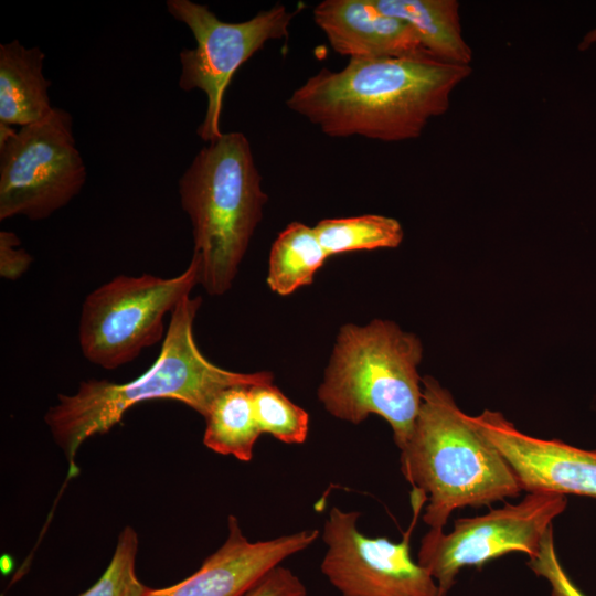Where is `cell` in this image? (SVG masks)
<instances>
[{
    "instance_id": "2",
    "label": "cell",
    "mask_w": 596,
    "mask_h": 596,
    "mask_svg": "<svg viewBox=\"0 0 596 596\" xmlns=\"http://www.w3.org/2000/svg\"><path fill=\"white\" fill-rule=\"evenodd\" d=\"M200 297H185L171 312L156 361L126 383L89 379L74 394H58L44 421L75 471V456L88 438L107 433L138 403L169 398L179 401L203 417L215 397L235 385L273 383L270 372H235L211 362L199 349L193 333Z\"/></svg>"
},
{
    "instance_id": "16",
    "label": "cell",
    "mask_w": 596,
    "mask_h": 596,
    "mask_svg": "<svg viewBox=\"0 0 596 596\" xmlns=\"http://www.w3.org/2000/svg\"><path fill=\"white\" fill-rule=\"evenodd\" d=\"M248 385L223 390L211 404L205 419L203 444L214 453L249 461L259 437Z\"/></svg>"
},
{
    "instance_id": "21",
    "label": "cell",
    "mask_w": 596,
    "mask_h": 596,
    "mask_svg": "<svg viewBox=\"0 0 596 596\" xmlns=\"http://www.w3.org/2000/svg\"><path fill=\"white\" fill-rule=\"evenodd\" d=\"M528 566L538 576L549 581L552 596H586L568 577L558 561L552 526L543 536L539 552L529 557Z\"/></svg>"
},
{
    "instance_id": "12",
    "label": "cell",
    "mask_w": 596,
    "mask_h": 596,
    "mask_svg": "<svg viewBox=\"0 0 596 596\" xmlns=\"http://www.w3.org/2000/svg\"><path fill=\"white\" fill-rule=\"evenodd\" d=\"M227 529L225 542L196 572L172 586L150 588L145 596H243L269 571L319 536L315 529L251 542L234 515L228 517Z\"/></svg>"
},
{
    "instance_id": "4",
    "label": "cell",
    "mask_w": 596,
    "mask_h": 596,
    "mask_svg": "<svg viewBox=\"0 0 596 596\" xmlns=\"http://www.w3.org/2000/svg\"><path fill=\"white\" fill-rule=\"evenodd\" d=\"M178 191L192 225L200 285L222 296L233 285L268 201L246 136L223 132L207 142L181 175Z\"/></svg>"
},
{
    "instance_id": "10",
    "label": "cell",
    "mask_w": 596,
    "mask_h": 596,
    "mask_svg": "<svg viewBox=\"0 0 596 596\" xmlns=\"http://www.w3.org/2000/svg\"><path fill=\"white\" fill-rule=\"evenodd\" d=\"M426 499L411 492L413 522L400 542L358 528L360 512L332 507L323 524L320 568L342 596H440L430 573L411 556L409 539Z\"/></svg>"
},
{
    "instance_id": "1",
    "label": "cell",
    "mask_w": 596,
    "mask_h": 596,
    "mask_svg": "<svg viewBox=\"0 0 596 596\" xmlns=\"http://www.w3.org/2000/svg\"><path fill=\"white\" fill-rule=\"evenodd\" d=\"M471 72L430 54L350 58L341 71L321 68L286 105L329 137L404 141L448 110L453 91Z\"/></svg>"
},
{
    "instance_id": "20",
    "label": "cell",
    "mask_w": 596,
    "mask_h": 596,
    "mask_svg": "<svg viewBox=\"0 0 596 596\" xmlns=\"http://www.w3.org/2000/svg\"><path fill=\"white\" fill-rule=\"evenodd\" d=\"M137 553L138 535L131 526H126L102 576L78 596H145L150 588L137 576Z\"/></svg>"
},
{
    "instance_id": "15",
    "label": "cell",
    "mask_w": 596,
    "mask_h": 596,
    "mask_svg": "<svg viewBox=\"0 0 596 596\" xmlns=\"http://www.w3.org/2000/svg\"><path fill=\"white\" fill-rule=\"evenodd\" d=\"M384 13L406 22L423 47L440 61L469 65L471 47L462 36L457 0H373Z\"/></svg>"
},
{
    "instance_id": "9",
    "label": "cell",
    "mask_w": 596,
    "mask_h": 596,
    "mask_svg": "<svg viewBox=\"0 0 596 596\" xmlns=\"http://www.w3.org/2000/svg\"><path fill=\"white\" fill-rule=\"evenodd\" d=\"M566 497L553 492H528L517 504L457 519L449 533L430 529L422 539L417 563L425 567L445 596L466 566H482L512 551L533 557L552 521L566 508Z\"/></svg>"
},
{
    "instance_id": "13",
    "label": "cell",
    "mask_w": 596,
    "mask_h": 596,
    "mask_svg": "<svg viewBox=\"0 0 596 596\" xmlns=\"http://www.w3.org/2000/svg\"><path fill=\"white\" fill-rule=\"evenodd\" d=\"M313 20L333 51L349 60L429 54L406 22L373 0H324L315 7Z\"/></svg>"
},
{
    "instance_id": "24",
    "label": "cell",
    "mask_w": 596,
    "mask_h": 596,
    "mask_svg": "<svg viewBox=\"0 0 596 596\" xmlns=\"http://www.w3.org/2000/svg\"><path fill=\"white\" fill-rule=\"evenodd\" d=\"M594 43H596V28L586 34V36L579 44V50H585Z\"/></svg>"
},
{
    "instance_id": "19",
    "label": "cell",
    "mask_w": 596,
    "mask_h": 596,
    "mask_svg": "<svg viewBox=\"0 0 596 596\" xmlns=\"http://www.w3.org/2000/svg\"><path fill=\"white\" fill-rule=\"evenodd\" d=\"M254 414L262 434L285 444H302L309 432V415L273 383L251 387Z\"/></svg>"
},
{
    "instance_id": "17",
    "label": "cell",
    "mask_w": 596,
    "mask_h": 596,
    "mask_svg": "<svg viewBox=\"0 0 596 596\" xmlns=\"http://www.w3.org/2000/svg\"><path fill=\"white\" fill-rule=\"evenodd\" d=\"M327 258L315 227L292 222L277 235L272 245L267 284L277 295L288 296L310 285Z\"/></svg>"
},
{
    "instance_id": "23",
    "label": "cell",
    "mask_w": 596,
    "mask_h": 596,
    "mask_svg": "<svg viewBox=\"0 0 596 596\" xmlns=\"http://www.w3.org/2000/svg\"><path fill=\"white\" fill-rule=\"evenodd\" d=\"M33 257L20 247V240L10 231L0 232V276L17 280L30 268Z\"/></svg>"
},
{
    "instance_id": "8",
    "label": "cell",
    "mask_w": 596,
    "mask_h": 596,
    "mask_svg": "<svg viewBox=\"0 0 596 596\" xmlns=\"http://www.w3.org/2000/svg\"><path fill=\"white\" fill-rule=\"evenodd\" d=\"M168 12L192 32L196 45L183 49L179 58V87L184 92L202 91L206 110L196 129L198 136L211 142L223 134L220 116L223 97L235 72L268 41L288 36L296 11L277 3L243 22L220 20L207 6L190 0H168Z\"/></svg>"
},
{
    "instance_id": "11",
    "label": "cell",
    "mask_w": 596,
    "mask_h": 596,
    "mask_svg": "<svg viewBox=\"0 0 596 596\" xmlns=\"http://www.w3.org/2000/svg\"><path fill=\"white\" fill-rule=\"evenodd\" d=\"M470 419L510 465L522 490L596 498V449L526 435L499 412L485 409Z\"/></svg>"
},
{
    "instance_id": "18",
    "label": "cell",
    "mask_w": 596,
    "mask_h": 596,
    "mask_svg": "<svg viewBox=\"0 0 596 596\" xmlns=\"http://www.w3.org/2000/svg\"><path fill=\"white\" fill-rule=\"evenodd\" d=\"M313 227L328 257L355 251L394 248L404 237L396 219L379 214L324 219Z\"/></svg>"
},
{
    "instance_id": "3",
    "label": "cell",
    "mask_w": 596,
    "mask_h": 596,
    "mask_svg": "<svg viewBox=\"0 0 596 596\" xmlns=\"http://www.w3.org/2000/svg\"><path fill=\"white\" fill-rule=\"evenodd\" d=\"M401 470L413 491L426 498L423 521L434 530H443L456 509L489 505L522 491L503 456L430 375L422 377V403L401 449Z\"/></svg>"
},
{
    "instance_id": "14",
    "label": "cell",
    "mask_w": 596,
    "mask_h": 596,
    "mask_svg": "<svg viewBox=\"0 0 596 596\" xmlns=\"http://www.w3.org/2000/svg\"><path fill=\"white\" fill-rule=\"evenodd\" d=\"M44 58L40 47H25L17 39L0 44V125L28 126L52 111Z\"/></svg>"
},
{
    "instance_id": "7",
    "label": "cell",
    "mask_w": 596,
    "mask_h": 596,
    "mask_svg": "<svg viewBox=\"0 0 596 596\" xmlns=\"http://www.w3.org/2000/svg\"><path fill=\"white\" fill-rule=\"evenodd\" d=\"M71 114L54 107L19 130H0V220L41 221L67 205L86 182Z\"/></svg>"
},
{
    "instance_id": "5",
    "label": "cell",
    "mask_w": 596,
    "mask_h": 596,
    "mask_svg": "<svg viewBox=\"0 0 596 596\" xmlns=\"http://www.w3.org/2000/svg\"><path fill=\"white\" fill-rule=\"evenodd\" d=\"M422 358L418 337L393 321L347 323L337 336L318 400L330 415L351 424H361L371 414L381 416L401 450L422 403L417 371Z\"/></svg>"
},
{
    "instance_id": "6",
    "label": "cell",
    "mask_w": 596,
    "mask_h": 596,
    "mask_svg": "<svg viewBox=\"0 0 596 596\" xmlns=\"http://www.w3.org/2000/svg\"><path fill=\"white\" fill-rule=\"evenodd\" d=\"M195 255L174 277L118 275L92 290L79 317L78 340L84 358L114 370L164 339L163 319L200 284Z\"/></svg>"
},
{
    "instance_id": "22",
    "label": "cell",
    "mask_w": 596,
    "mask_h": 596,
    "mask_svg": "<svg viewBox=\"0 0 596 596\" xmlns=\"http://www.w3.org/2000/svg\"><path fill=\"white\" fill-rule=\"evenodd\" d=\"M243 596H307V588L289 568L278 565Z\"/></svg>"
}]
</instances>
